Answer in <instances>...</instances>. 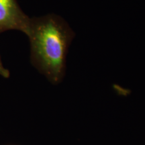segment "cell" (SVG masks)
<instances>
[{"mask_svg":"<svg viewBox=\"0 0 145 145\" xmlns=\"http://www.w3.org/2000/svg\"><path fill=\"white\" fill-rule=\"evenodd\" d=\"M28 36L32 65L54 85L66 72L69 48L75 36L67 22L55 14L30 18Z\"/></svg>","mask_w":145,"mask_h":145,"instance_id":"6da1fadb","label":"cell"},{"mask_svg":"<svg viewBox=\"0 0 145 145\" xmlns=\"http://www.w3.org/2000/svg\"><path fill=\"white\" fill-rule=\"evenodd\" d=\"M29 18L18 5L17 0H0V34L8 30H18L28 34Z\"/></svg>","mask_w":145,"mask_h":145,"instance_id":"7a4b0ae2","label":"cell"},{"mask_svg":"<svg viewBox=\"0 0 145 145\" xmlns=\"http://www.w3.org/2000/svg\"><path fill=\"white\" fill-rule=\"evenodd\" d=\"M10 75V72L6 68L3 66L2 61H1V56H0V76L8 78Z\"/></svg>","mask_w":145,"mask_h":145,"instance_id":"3957f363","label":"cell"}]
</instances>
